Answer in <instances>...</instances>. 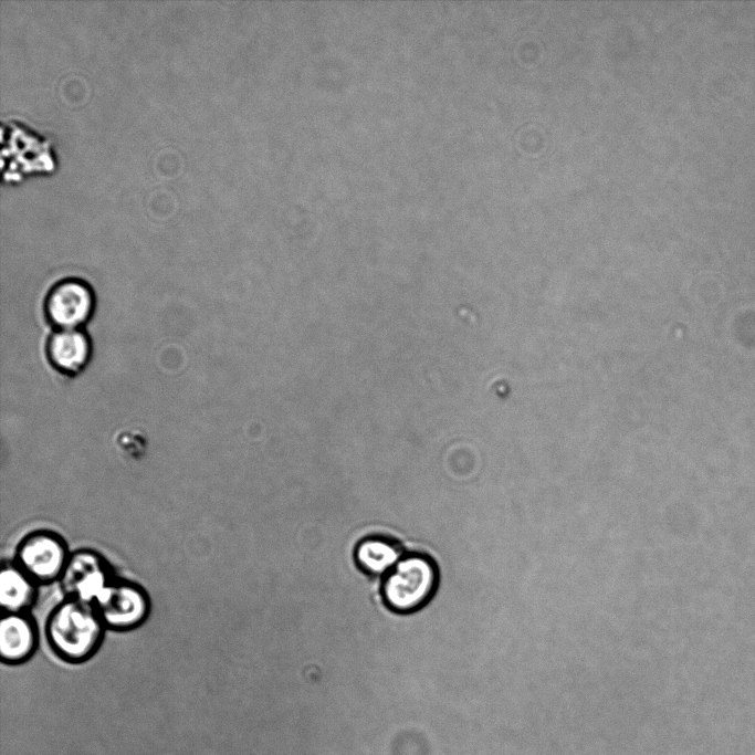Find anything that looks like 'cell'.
Segmentation results:
<instances>
[{
	"instance_id": "obj_11",
	"label": "cell",
	"mask_w": 755,
	"mask_h": 755,
	"mask_svg": "<svg viewBox=\"0 0 755 755\" xmlns=\"http://www.w3.org/2000/svg\"><path fill=\"white\" fill-rule=\"evenodd\" d=\"M403 553L397 542L371 536L363 539L356 547L355 559L366 573L385 576L402 557Z\"/></svg>"
},
{
	"instance_id": "obj_1",
	"label": "cell",
	"mask_w": 755,
	"mask_h": 755,
	"mask_svg": "<svg viewBox=\"0 0 755 755\" xmlns=\"http://www.w3.org/2000/svg\"><path fill=\"white\" fill-rule=\"evenodd\" d=\"M105 629L93 605L66 597L53 607L44 626L51 650L70 663L93 657L102 644Z\"/></svg>"
},
{
	"instance_id": "obj_2",
	"label": "cell",
	"mask_w": 755,
	"mask_h": 755,
	"mask_svg": "<svg viewBox=\"0 0 755 755\" xmlns=\"http://www.w3.org/2000/svg\"><path fill=\"white\" fill-rule=\"evenodd\" d=\"M438 584L436 563L424 554L408 553L384 576L381 595L391 610L409 614L421 609L433 597Z\"/></svg>"
},
{
	"instance_id": "obj_10",
	"label": "cell",
	"mask_w": 755,
	"mask_h": 755,
	"mask_svg": "<svg viewBox=\"0 0 755 755\" xmlns=\"http://www.w3.org/2000/svg\"><path fill=\"white\" fill-rule=\"evenodd\" d=\"M38 594V584L14 562L2 565L0 604L3 612H27Z\"/></svg>"
},
{
	"instance_id": "obj_6",
	"label": "cell",
	"mask_w": 755,
	"mask_h": 755,
	"mask_svg": "<svg viewBox=\"0 0 755 755\" xmlns=\"http://www.w3.org/2000/svg\"><path fill=\"white\" fill-rule=\"evenodd\" d=\"M95 296L91 286L78 279H66L49 291L44 312L48 321L57 329H76L92 317Z\"/></svg>"
},
{
	"instance_id": "obj_9",
	"label": "cell",
	"mask_w": 755,
	"mask_h": 755,
	"mask_svg": "<svg viewBox=\"0 0 755 755\" xmlns=\"http://www.w3.org/2000/svg\"><path fill=\"white\" fill-rule=\"evenodd\" d=\"M92 344L80 328L57 329L48 339L46 355L51 365L60 373L76 375L90 361Z\"/></svg>"
},
{
	"instance_id": "obj_7",
	"label": "cell",
	"mask_w": 755,
	"mask_h": 755,
	"mask_svg": "<svg viewBox=\"0 0 755 755\" xmlns=\"http://www.w3.org/2000/svg\"><path fill=\"white\" fill-rule=\"evenodd\" d=\"M9 124V123H8ZM2 129L3 170L7 176H17L21 171L43 169L52 166L49 148L42 138L15 123L3 124Z\"/></svg>"
},
{
	"instance_id": "obj_4",
	"label": "cell",
	"mask_w": 755,
	"mask_h": 755,
	"mask_svg": "<svg viewBox=\"0 0 755 755\" xmlns=\"http://www.w3.org/2000/svg\"><path fill=\"white\" fill-rule=\"evenodd\" d=\"M107 629L127 631L138 628L150 612V599L141 585L115 578L93 605Z\"/></svg>"
},
{
	"instance_id": "obj_5",
	"label": "cell",
	"mask_w": 755,
	"mask_h": 755,
	"mask_svg": "<svg viewBox=\"0 0 755 755\" xmlns=\"http://www.w3.org/2000/svg\"><path fill=\"white\" fill-rule=\"evenodd\" d=\"M108 562L97 552H72L60 578L66 598L94 605L115 579Z\"/></svg>"
},
{
	"instance_id": "obj_12",
	"label": "cell",
	"mask_w": 755,
	"mask_h": 755,
	"mask_svg": "<svg viewBox=\"0 0 755 755\" xmlns=\"http://www.w3.org/2000/svg\"><path fill=\"white\" fill-rule=\"evenodd\" d=\"M117 447L127 458L139 460L146 453L147 440L139 431H125L117 437Z\"/></svg>"
},
{
	"instance_id": "obj_3",
	"label": "cell",
	"mask_w": 755,
	"mask_h": 755,
	"mask_svg": "<svg viewBox=\"0 0 755 755\" xmlns=\"http://www.w3.org/2000/svg\"><path fill=\"white\" fill-rule=\"evenodd\" d=\"M71 552L62 536L36 529L18 543L13 562L38 585L60 580Z\"/></svg>"
},
{
	"instance_id": "obj_8",
	"label": "cell",
	"mask_w": 755,
	"mask_h": 755,
	"mask_svg": "<svg viewBox=\"0 0 755 755\" xmlns=\"http://www.w3.org/2000/svg\"><path fill=\"white\" fill-rule=\"evenodd\" d=\"M39 643L33 618L27 612H2L0 620V656L3 662L18 664L30 659Z\"/></svg>"
}]
</instances>
